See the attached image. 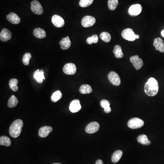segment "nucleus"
<instances>
[{
	"label": "nucleus",
	"mask_w": 164,
	"mask_h": 164,
	"mask_svg": "<svg viewBox=\"0 0 164 164\" xmlns=\"http://www.w3.org/2000/svg\"><path fill=\"white\" fill-rule=\"evenodd\" d=\"M96 23V19L93 16H87L82 19L81 24L84 27H92Z\"/></svg>",
	"instance_id": "obj_6"
},
{
	"label": "nucleus",
	"mask_w": 164,
	"mask_h": 164,
	"mask_svg": "<svg viewBox=\"0 0 164 164\" xmlns=\"http://www.w3.org/2000/svg\"><path fill=\"white\" fill-rule=\"evenodd\" d=\"M130 62L133 64L136 70H139L143 65L142 59L139 58L138 55H135L130 57Z\"/></svg>",
	"instance_id": "obj_7"
},
{
	"label": "nucleus",
	"mask_w": 164,
	"mask_h": 164,
	"mask_svg": "<svg viewBox=\"0 0 164 164\" xmlns=\"http://www.w3.org/2000/svg\"><path fill=\"white\" fill-rule=\"evenodd\" d=\"M94 0H80L79 5L82 8H86L93 3Z\"/></svg>",
	"instance_id": "obj_34"
},
{
	"label": "nucleus",
	"mask_w": 164,
	"mask_h": 164,
	"mask_svg": "<svg viewBox=\"0 0 164 164\" xmlns=\"http://www.w3.org/2000/svg\"><path fill=\"white\" fill-rule=\"evenodd\" d=\"M139 35H136V39H139Z\"/></svg>",
	"instance_id": "obj_37"
},
{
	"label": "nucleus",
	"mask_w": 164,
	"mask_h": 164,
	"mask_svg": "<svg viewBox=\"0 0 164 164\" xmlns=\"http://www.w3.org/2000/svg\"><path fill=\"white\" fill-rule=\"evenodd\" d=\"M153 45L156 50L161 53H164V42L161 38H156L154 41Z\"/></svg>",
	"instance_id": "obj_14"
},
{
	"label": "nucleus",
	"mask_w": 164,
	"mask_h": 164,
	"mask_svg": "<svg viewBox=\"0 0 164 164\" xmlns=\"http://www.w3.org/2000/svg\"><path fill=\"white\" fill-rule=\"evenodd\" d=\"M34 36L36 38H39V39H42L45 38L46 36V31L40 28H37L34 30L33 32Z\"/></svg>",
	"instance_id": "obj_20"
},
{
	"label": "nucleus",
	"mask_w": 164,
	"mask_h": 164,
	"mask_svg": "<svg viewBox=\"0 0 164 164\" xmlns=\"http://www.w3.org/2000/svg\"><path fill=\"white\" fill-rule=\"evenodd\" d=\"M121 35L123 38L128 41H134L136 39V34L131 28H126L124 30Z\"/></svg>",
	"instance_id": "obj_4"
},
{
	"label": "nucleus",
	"mask_w": 164,
	"mask_h": 164,
	"mask_svg": "<svg viewBox=\"0 0 164 164\" xmlns=\"http://www.w3.org/2000/svg\"><path fill=\"white\" fill-rule=\"evenodd\" d=\"M91 87L89 84H83L81 86L79 89V92L82 94H89L92 92Z\"/></svg>",
	"instance_id": "obj_23"
},
{
	"label": "nucleus",
	"mask_w": 164,
	"mask_h": 164,
	"mask_svg": "<svg viewBox=\"0 0 164 164\" xmlns=\"http://www.w3.org/2000/svg\"><path fill=\"white\" fill-rule=\"evenodd\" d=\"M62 97V94L60 91H57L54 92L51 96V100L53 102H56L58 101Z\"/></svg>",
	"instance_id": "obj_29"
},
{
	"label": "nucleus",
	"mask_w": 164,
	"mask_h": 164,
	"mask_svg": "<svg viewBox=\"0 0 164 164\" xmlns=\"http://www.w3.org/2000/svg\"><path fill=\"white\" fill-rule=\"evenodd\" d=\"M108 78L111 83L115 86H119L121 83V80L118 74L115 72H111L108 75Z\"/></svg>",
	"instance_id": "obj_8"
},
{
	"label": "nucleus",
	"mask_w": 164,
	"mask_h": 164,
	"mask_svg": "<svg viewBox=\"0 0 164 164\" xmlns=\"http://www.w3.org/2000/svg\"><path fill=\"white\" fill-rule=\"evenodd\" d=\"M31 54L30 53H26L23 56V64H24V65H26V66H27V65L29 64V62H30V60L31 59Z\"/></svg>",
	"instance_id": "obj_33"
},
{
	"label": "nucleus",
	"mask_w": 164,
	"mask_h": 164,
	"mask_svg": "<svg viewBox=\"0 0 164 164\" xmlns=\"http://www.w3.org/2000/svg\"><path fill=\"white\" fill-rule=\"evenodd\" d=\"M0 145L5 146H10L11 145V141L10 138L6 136H2L0 137Z\"/></svg>",
	"instance_id": "obj_28"
},
{
	"label": "nucleus",
	"mask_w": 164,
	"mask_h": 164,
	"mask_svg": "<svg viewBox=\"0 0 164 164\" xmlns=\"http://www.w3.org/2000/svg\"><path fill=\"white\" fill-rule=\"evenodd\" d=\"M161 34V35H162V37L164 38V30L162 31Z\"/></svg>",
	"instance_id": "obj_36"
},
{
	"label": "nucleus",
	"mask_w": 164,
	"mask_h": 164,
	"mask_svg": "<svg viewBox=\"0 0 164 164\" xmlns=\"http://www.w3.org/2000/svg\"><path fill=\"white\" fill-rule=\"evenodd\" d=\"M12 38V33L7 28L2 29L0 33V39L2 42H7Z\"/></svg>",
	"instance_id": "obj_15"
},
{
	"label": "nucleus",
	"mask_w": 164,
	"mask_h": 164,
	"mask_svg": "<svg viewBox=\"0 0 164 164\" xmlns=\"http://www.w3.org/2000/svg\"><path fill=\"white\" fill-rule=\"evenodd\" d=\"M100 106L104 108V111L106 113L111 112V109L110 107V102L106 99H102L100 102Z\"/></svg>",
	"instance_id": "obj_22"
},
{
	"label": "nucleus",
	"mask_w": 164,
	"mask_h": 164,
	"mask_svg": "<svg viewBox=\"0 0 164 164\" xmlns=\"http://www.w3.org/2000/svg\"><path fill=\"white\" fill-rule=\"evenodd\" d=\"M31 9L34 13L37 15H41L43 12V8L40 2L37 0H33L31 3Z\"/></svg>",
	"instance_id": "obj_5"
},
{
	"label": "nucleus",
	"mask_w": 164,
	"mask_h": 164,
	"mask_svg": "<svg viewBox=\"0 0 164 164\" xmlns=\"http://www.w3.org/2000/svg\"><path fill=\"white\" fill-rule=\"evenodd\" d=\"M122 154L123 152L121 150H118L115 151L111 157L112 161L114 163L118 162L122 157Z\"/></svg>",
	"instance_id": "obj_24"
},
{
	"label": "nucleus",
	"mask_w": 164,
	"mask_h": 164,
	"mask_svg": "<svg viewBox=\"0 0 164 164\" xmlns=\"http://www.w3.org/2000/svg\"><path fill=\"white\" fill-rule=\"evenodd\" d=\"M100 38L102 41L107 43L109 42L111 39V35L109 33H107V32L102 33L100 35Z\"/></svg>",
	"instance_id": "obj_31"
},
{
	"label": "nucleus",
	"mask_w": 164,
	"mask_h": 164,
	"mask_svg": "<svg viewBox=\"0 0 164 164\" xmlns=\"http://www.w3.org/2000/svg\"><path fill=\"white\" fill-rule=\"evenodd\" d=\"M53 164H60V163H53Z\"/></svg>",
	"instance_id": "obj_38"
},
{
	"label": "nucleus",
	"mask_w": 164,
	"mask_h": 164,
	"mask_svg": "<svg viewBox=\"0 0 164 164\" xmlns=\"http://www.w3.org/2000/svg\"><path fill=\"white\" fill-rule=\"evenodd\" d=\"M59 44L62 49L66 50L70 48L71 42L69 37L67 36L66 38H64L62 39L61 41L60 42Z\"/></svg>",
	"instance_id": "obj_19"
},
{
	"label": "nucleus",
	"mask_w": 164,
	"mask_h": 164,
	"mask_svg": "<svg viewBox=\"0 0 164 164\" xmlns=\"http://www.w3.org/2000/svg\"><path fill=\"white\" fill-rule=\"evenodd\" d=\"M142 10V8L140 4H136L133 5L128 9V14L131 16H136L141 12Z\"/></svg>",
	"instance_id": "obj_9"
},
{
	"label": "nucleus",
	"mask_w": 164,
	"mask_h": 164,
	"mask_svg": "<svg viewBox=\"0 0 164 164\" xmlns=\"http://www.w3.org/2000/svg\"><path fill=\"white\" fill-rule=\"evenodd\" d=\"M137 141L142 145L148 146L150 145L151 142L148 139V137L145 135H141L137 137Z\"/></svg>",
	"instance_id": "obj_21"
},
{
	"label": "nucleus",
	"mask_w": 164,
	"mask_h": 164,
	"mask_svg": "<svg viewBox=\"0 0 164 164\" xmlns=\"http://www.w3.org/2000/svg\"><path fill=\"white\" fill-rule=\"evenodd\" d=\"M113 53L115 54V57L117 58H122L124 57V54L122 52V48L120 45H116L114 47Z\"/></svg>",
	"instance_id": "obj_25"
},
{
	"label": "nucleus",
	"mask_w": 164,
	"mask_h": 164,
	"mask_svg": "<svg viewBox=\"0 0 164 164\" xmlns=\"http://www.w3.org/2000/svg\"><path fill=\"white\" fill-rule=\"evenodd\" d=\"M18 99L14 95H12L9 98L8 103V106L9 108H12L16 107L18 104Z\"/></svg>",
	"instance_id": "obj_26"
},
{
	"label": "nucleus",
	"mask_w": 164,
	"mask_h": 164,
	"mask_svg": "<svg viewBox=\"0 0 164 164\" xmlns=\"http://www.w3.org/2000/svg\"><path fill=\"white\" fill-rule=\"evenodd\" d=\"M53 128L51 126L42 127L39 129L38 135L42 138H45L49 135L50 133L52 132Z\"/></svg>",
	"instance_id": "obj_17"
},
{
	"label": "nucleus",
	"mask_w": 164,
	"mask_h": 164,
	"mask_svg": "<svg viewBox=\"0 0 164 164\" xmlns=\"http://www.w3.org/2000/svg\"><path fill=\"white\" fill-rule=\"evenodd\" d=\"M128 126L132 129H137L143 126L144 122L143 120L138 118H134L128 120Z\"/></svg>",
	"instance_id": "obj_3"
},
{
	"label": "nucleus",
	"mask_w": 164,
	"mask_h": 164,
	"mask_svg": "<svg viewBox=\"0 0 164 164\" xmlns=\"http://www.w3.org/2000/svg\"><path fill=\"white\" fill-rule=\"evenodd\" d=\"M98 41V38L97 35H94L90 37H89L87 39L86 42L88 44H92L93 43H97Z\"/></svg>",
	"instance_id": "obj_32"
},
{
	"label": "nucleus",
	"mask_w": 164,
	"mask_h": 164,
	"mask_svg": "<svg viewBox=\"0 0 164 164\" xmlns=\"http://www.w3.org/2000/svg\"><path fill=\"white\" fill-rule=\"evenodd\" d=\"M119 4L118 0H109L108 2V7L112 11L115 10Z\"/></svg>",
	"instance_id": "obj_30"
},
{
	"label": "nucleus",
	"mask_w": 164,
	"mask_h": 164,
	"mask_svg": "<svg viewBox=\"0 0 164 164\" xmlns=\"http://www.w3.org/2000/svg\"><path fill=\"white\" fill-rule=\"evenodd\" d=\"M7 19L8 22L15 25L18 24L20 23V18L13 12H11L7 15Z\"/></svg>",
	"instance_id": "obj_16"
},
{
	"label": "nucleus",
	"mask_w": 164,
	"mask_h": 164,
	"mask_svg": "<svg viewBox=\"0 0 164 164\" xmlns=\"http://www.w3.org/2000/svg\"><path fill=\"white\" fill-rule=\"evenodd\" d=\"M144 90L148 96H154L156 95L159 91V85L156 79L153 78H150L145 84Z\"/></svg>",
	"instance_id": "obj_1"
},
{
	"label": "nucleus",
	"mask_w": 164,
	"mask_h": 164,
	"mask_svg": "<svg viewBox=\"0 0 164 164\" xmlns=\"http://www.w3.org/2000/svg\"><path fill=\"white\" fill-rule=\"evenodd\" d=\"M99 124L98 122H92L87 126L85 128L86 132L90 134L96 133L99 130Z\"/></svg>",
	"instance_id": "obj_11"
},
{
	"label": "nucleus",
	"mask_w": 164,
	"mask_h": 164,
	"mask_svg": "<svg viewBox=\"0 0 164 164\" xmlns=\"http://www.w3.org/2000/svg\"><path fill=\"white\" fill-rule=\"evenodd\" d=\"M52 22L53 24L56 27L60 28V27H64L65 22L64 19L57 15H54L52 18Z\"/></svg>",
	"instance_id": "obj_12"
},
{
	"label": "nucleus",
	"mask_w": 164,
	"mask_h": 164,
	"mask_svg": "<svg viewBox=\"0 0 164 164\" xmlns=\"http://www.w3.org/2000/svg\"><path fill=\"white\" fill-rule=\"evenodd\" d=\"M81 105L79 99H74L70 103L69 109L72 113H76L81 109Z\"/></svg>",
	"instance_id": "obj_13"
},
{
	"label": "nucleus",
	"mask_w": 164,
	"mask_h": 164,
	"mask_svg": "<svg viewBox=\"0 0 164 164\" xmlns=\"http://www.w3.org/2000/svg\"><path fill=\"white\" fill-rule=\"evenodd\" d=\"M18 83V81L16 79H11L9 82V85L10 89L14 92H16L18 90V87H17V84Z\"/></svg>",
	"instance_id": "obj_27"
},
{
	"label": "nucleus",
	"mask_w": 164,
	"mask_h": 164,
	"mask_svg": "<svg viewBox=\"0 0 164 164\" xmlns=\"http://www.w3.org/2000/svg\"><path fill=\"white\" fill-rule=\"evenodd\" d=\"M23 126V120L20 119L15 120L10 125L9 134L12 137L16 138L20 135Z\"/></svg>",
	"instance_id": "obj_2"
},
{
	"label": "nucleus",
	"mask_w": 164,
	"mask_h": 164,
	"mask_svg": "<svg viewBox=\"0 0 164 164\" xmlns=\"http://www.w3.org/2000/svg\"><path fill=\"white\" fill-rule=\"evenodd\" d=\"M34 78L38 83H42L43 80L45 79L43 70L40 71L39 69H37L34 73Z\"/></svg>",
	"instance_id": "obj_18"
},
{
	"label": "nucleus",
	"mask_w": 164,
	"mask_h": 164,
	"mask_svg": "<svg viewBox=\"0 0 164 164\" xmlns=\"http://www.w3.org/2000/svg\"><path fill=\"white\" fill-rule=\"evenodd\" d=\"M95 164H104V163H103V162H102V160H98L96 161Z\"/></svg>",
	"instance_id": "obj_35"
},
{
	"label": "nucleus",
	"mask_w": 164,
	"mask_h": 164,
	"mask_svg": "<svg viewBox=\"0 0 164 164\" xmlns=\"http://www.w3.org/2000/svg\"><path fill=\"white\" fill-rule=\"evenodd\" d=\"M76 67L74 64L72 63H68L66 64L63 68L64 73L68 75H74L76 72Z\"/></svg>",
	"instance_id": "obj_10"
}]
</instances>
